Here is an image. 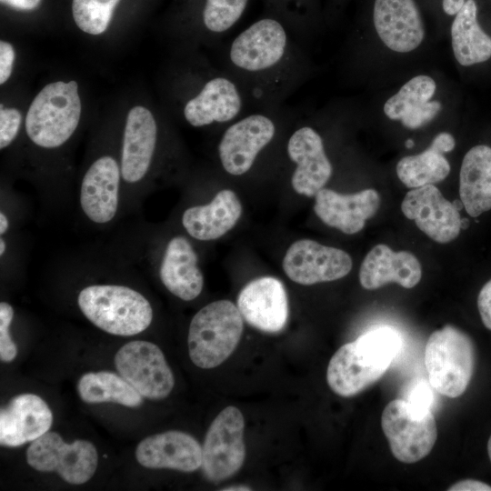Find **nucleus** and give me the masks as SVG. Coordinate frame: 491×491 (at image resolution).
Masks as SVG:
<instances>
[{
  "mask_svg": "<svg viewBox=\"0 0 491 491\" xmlns=\"http://www.w3.org/2000/svg\"><path fill=\"white\" fill-rule=\"evenodd\" d=\"M27 464L39 472H56L72 485L86 483L94 476L98 456L89 441L65 443L56 432H46L31 442L26 450Z\"/></svg>",
  "mask_w": 491,
  "mask_h": 491,
  "instance_id": "obj_7",
  "label": "nucleus"
},
{
  "mask_svg": "<svg viewBox=\"0 0 491 491\" xmlns=\"http://www.w3.org/2000/svg\"><path fill=\"white\" fill-rule=\"evenodd\" d=\"M53 414L34 394L15 396L0 410V445L16 447L33 442L50 429Z\"/></svg>",
  "mask_w": 491,
  "mask_h": 491,
  "instance_id": "obj_18",
  "label": "nucleus"
},
{
  "mask_svg": "<svg viewBox=\"0 0 491 491\" xmlns=\"http://www.w3.org/2000/svg\"><path fill=\"white\" fill-rule=\"evenodd\" d=\"M450 491H491V486L475 479H465L450 486Z\"/></svg>",
  "mask_w": 491,
  "mask_h": 491,
  "instance_id": "obj_38",
  "label": "nucleus"
},
{
  "mask_svg": "<svg viewBox=\"0 0 491 491\" xmlns=\"http://www.w3.org/2000/svg\"><path fill=\"white\" fill-rule=\"evenodd\" d=\"M286 152L295 166L291 175L293 189L306 196L316 195L333 174L322 135L310 124L295 126L287 138Z\"/></svg>",
  "mask_w": 491,
  "mask_h": 491,
  "instance_id": "obj_11",
  "label": "nucleus"
},
{
  "mask_svg": "<svg viewBox=\"0 0 491 491\" xmlns=\"http://www.w3.org/2000/svg\"><path fill=\"white\" fill-rule=\"evenodd\" d=\"M436 90L435 80L426 75L414 76L389 97L383 107L391 120H399L409 129H417L431 122L441 109V103L432 101Z\"/></svg>",
  "mask_w": 491,
  "mask_h": 491,
  "instance_id": "obj_23",
  "label": "nucleus"
},
{
  "mask_svg": "<svg viewBox=\"0 0 491 491\" xmlns=\"http://www.w3.org/2000/svg\"><path fill=\"white\" fill-rule=\"evenodd\" d=\"M466 0H443L442 6L446 14L456 15Z\"/></svg>",
  "mask_w": 491,
  "mask_h": 491,
  "instance_id": "obj_41",
  "label": "nucleus"
},
{
  "mask_svg": "<svg viewBox=\"0 0 491 491\" xmlns=\"http://www.w3.org/2000/svg\"><path fill=\"white\" fill-rule=\"evenodd\" d=\"M1 2L18 10L29 11L36 8L41 0H1Z\"/></svg>",
  "mask_w": 491,
  "mask_h": 491,
  "instance_id": "obj_40",
  "label": "nucleus"
},
{
  "mask_svg": "<svg viewBox=\"0 0 491 491\" xmlns=\"http://www.w3.org/2000/svg\"><path fill=\"white\" fill-rule=\"evenodd\" d=\"M401 210L408 219L434 241L446 244L457 237L461 217L454 204L434 185L416 187L406 193Z\"/></svg>",
  "mask_w": 491,
  "mask_h": 491,
  "instance_id": "obj_13",
  "label": "nucleus"
},
{
  "mask_svg": "<svg viewBox=\"0 0 491 491\" xmlns=\"http://www.w3.org/2000/svg\"><path fill=\"white\" fill-rule=\"evenodd\" d=\"M450 172V165L444 154L429 145L425 151L407 155L396 165V175L407 187H420L443 181Z\"/></svg>",
  "mask_w": 491,
  "mask_h": 491,
  "instance_id": "obj_29",
  "label": "nucleus"
},
{
  "mask_svg": "<svg viewBox=\"0 0 491 491\" xmlns=\"http://www.w3.org/2000/svg\"><path fill=\"white\" fill-rule=\"evenodd\" d=\"M245 420L233 406L224 408L210 425L203 449L202 469L212 482H220L235 475L246 457Z\"/></svg>",
  "mask_w": 491,
  "mask_h": 491,
  "instance_id": "obj_9",
  "label": "nucleus"
},
{
  "mask_svg": "<svg viewBox=\"0 0 491 491\" xmlns=\"http://www.w3.org/2000/svg\"><path fill=\"white\" fill-rule=\"evenodd\" d=\"M242 210L236 194L230 189H223L209 204L187 208L183 214L182 224L185 231L197 240H215L235 226Z\"/></svg>",
  "mask_w": 491,
  "mask_h": 491,
  "instance_id": "obj_25",
  "label": "nucleus"
},
{
  "mask_svg": "<svg viewBox=\"0 0 491 491\" xmlns=\"http://www.w3.org/2000/svg\"><path fill=\"white\" fill-rule=\"evenodd\" d=\"M469 225V220L467 218H461V229H466Z\"/></svg>",
  "mask_w": 491,
  "mask_h": 491,
  "instance_id": "obj_45",
  "label": "nucleus"
},
{
  "mask_svg": "<svg viewBox=\"0 0 491 491\" xmlns=\"http://www.w3.org/2000/svg\"><path fill=\"white\" fill-rule=\"evenodd\" d=\"M421 276V265L412 253L395 252L384 244L376 245L367 253L359 270L360 284L369 290L392 282L412 288Z\"/></svg>",
  "mask_w": 491,
  "mask_h": 491,
  "instance_id": "obj_22",
  "label": "nucleus"
},
{
  "mask_svg": "<svg viewBox=\"0 0 491 491\" xmlns=\"http://www.w3.org/2000/svg\"><path fill=\"white\" fill-rule=\"evenodd\" d=\"M153 113L135 105L127 114L121 154V175L130 184L141 181L151 165L157 142Z\"/></svg>",
  "mask_w": 491,
  "mask_h": 491,
  "instance_id": "obj_17",
  "label": "nucleus"
},
{
  "mask_svg": "<svg viewBox=\"0 0 491 491\" xmlns=\"http://www.w3.org/2000/svg\"><path fill=\"white\" fill-rule=\"evenodd\" d=\"M14 317V309L6 302L0 303V359L12 362L17 355V347L11 338L9 328Z\"/></svg>",
  "mask_w": 491,
  "mask_h": 491,
  "instance_id": "obj_33",
  "label": "nucleus"
},
{
  "mask_svg": "<svg viewBox=\"0 0 491 491\" xmlns=\"http://www.w3.org/2000/svg\"><path fill=\"white\" fill-rule=\"evenodd\" d=\"M22 121L19 110L14 107L5 108L1 105L0 110V148L8 146L16 137Z\"/></svg>",
  "mask_w": 491,
  "mask_h": 491,
  "instance_id": "obj_35",
  "label": "nucleus"
},
{
  "mask_svg": "<svg viewBox=\"0 0 491 491\" xmlns=\"http://www.w3.org/2000/svg\"><path fill=\"white\" fill-rule=\"evenodd\" d=\"M477 307L484 326L491 330V279L484 285L478 294Z\"/></svg>",
  "mask_w": 491,
  "mask_h": 491,
  "instance_id": "obj_37",
  "label": "nucleus"
},
{
  "mask_svg": "<svg viewBox=\"0 0 491 491\" xmlns=\"http://www.w3.org/2000/svg\"><path fill=\"white\" fill-rule=\"evenodd\" d=\"M76 389L81 399L87 404L116 403L138 407L144 402V396L125 378L108 371L83 375Z\"/></svg>",
  "mask_w": 491,
  "mask_h": 491,
  "instance_id": "obj_28",
  "label": "nucleus"
},
{
  "mask_svg": "<svg viewBox=\"0 0 491 491\" xmlns=\"http://www.w3.org/2000/svg\"><path fill=\"white\" fill-rule=\"evenodd\" d=\"M456 145L454 136L446 132L436 135L432 140L430 146L436 151L445 154L452 151Z\"/></svg>",
  "mask_w": 491,
  "mask_h": 491,
  "instance_id": "obj_39",
  "label": "nucleus"
},
{
  "mask_svg": "<svg viewBox=\"0 0 491 491\" xmlns=\"http://www.w3.org/2000/svg\"><path fill=\"white\" fill-rule=\"evenodd\" d=\"M474 0H466L451 25V44L456 60L463 66L487 61L491 57V37L481 28Z\"/></svg>",
  "mask_w": 491,
  "mask_h": 491,
  "instance_id": "obj_27",
  "label": "nucleus"
},
{
  "mask_svg": "<svg viewBox=\"0 0 491 491\" xmlns=\"http://www.w3.org/2000/svg\"><path fill=\"white\" fill-rule=\"evenodd\" d=\"M81 109L75 81L50 83L30 105L25 117L26 134L40 147H58L75 131Z\"/></svg>",
  "mask_w": 491,
  "mask_h": 491,
  "instance_id": "obj_6",
  "label": "nucleus"
},
{
  "mask_svg": "<svg viewBox=\"0 0 491 491\" xmlns=\"http://www.w3.org/2000/svg\"><path fill=\"white\" fill-rule=\"evenodd\" d=\"M244 329L238 307L228 300L201 308L190 323L187 345L191 361L203 369L225 362L237 346Z\"/></svg>",
  "mask_w": 491,
  "mask_h": 491,
  "instance_id": "obj_4",
  "label": "nucleus"
},
{
  "mask_svg": "<svg viewBox=\"0 0 491 491\" xmlns=\"http://www.w3.org/2000/svg\"><path fill=\"white\" fill-rule=\"evenodd\" d=\"M114 362L119 375L144 397L164 399L174 388L172 370L162 350L152 342L126 343L116 352Z\"/></svg>",
  "mask_w": 491,
  "mask_h": 491,
  "instance_id": "obj_10",
  "label": "nucleus"
},
{
  "mask_svg": "<svg viewBox=\"0 0 491 491\" xmlns=\"http://www.w3.org/2000/svg\"><path fill=\"white\" fill-rule=\"evenodd\" d=\"M356 345L376 361L390 366L402 346L399 333L391 326H375L356 340Z\"/></svg>",
  "mask_w": 491,
  "mask_h": 491,
  "instance_id": "obj_31",
  "label": "nucleus"
},
{
  "mask_svg": "<svg viewBox=\"0 0 491 491\" xmlns=\"http://www.w3.org/2000/svg\"><path fill=\"white\" fill-rule=\"evenodd\" d=\"M381 426L393 456L402 463L413 464L425 458L436 441V424L432 412L416 414L402 398L386 406Z\"/></svg>",
  "mask_w": 491,
  "mask_h": 491,
  "instance_id": "obj_8",
  "label": "nucleus"
},
{
  "mask_svg": "<svg viewBox=\"0 0 491 491\" xmlns=\"http://www.w3.org/2000/svg\"><path fill=\"white\" fill-rule=\"evenodd\" d=\"M476 350L473 340L459 328L446 325L434 331L425 348L428 383L450 398L466 390L474 374Z\"/></svg>",
  "mask_w": 491,
  "mask_h": 491,
  "instance_id": "obj_5",
  "label": "nucleus"
},
{
  "mask_svg": "<svg viewBox=\"0 0 491 491\" xmlns=\"http://www.w3.org/2000/svg\"><path fill=\"white\" fill-rule=\"evenodd\" d=\"M247 3L248 0H205L200 23L206 41H219L241 18Z\"/></svg>",
  "mask_w": 491,
  "mask_h": 491,
  "instance_id": "obj_30",
  "label": "nucleus"
},
{
  "mask_svg": "<svg viewBox=\"0 0 491 491\" xmlns=\"http://www.w3.org/2000/svg\"><path fill=\"white\" fill-rule=\"evenodd\" d=\"M459 195L466 211L473 217L491 209V147L478 145L465 155Z\"/></svg>",
  "mask_w": 491,
  "mask_h": 491,
  "instance_id": "obj_26",
  "label": "nucleus"
},
{
  "mask_svg": "<svg viewBox=\"0 0 491 491\" xmlns=\"http://www.w3.org/2000/svg\"><path fill=\"white\" fill-rule=\"evenodd\" d=\"M241 86L253 109L276 108L304 83L309 66L297 39L275 17L259 19L222 53V66Z\"/></svg>",
  "mask_w": 491,
  "mask_h": 491,
  "instance_id": "obj_1",
  "label": "nucleus"
},
{
  "mask_svg": "<svg viewBox=\"0 0 491 491\" xmlns=\"http://www.w3.org/2000/svg\"><path fill=\"white\" fill-rule=\"evenodd\" d=\"M237 307L249 325L264 332H279L288 318L286 289L281 281L272 276L248 283L238 295Z\"/></svg>",
  "mask_w": 491,
  "mask_h": 491,
  "instance_id": "obj_15",
  "label": "nucleus"
},
{
  "mask_svg": "<svg viewBox=\"0 0 491 491\" xmlns=\"http://www.w3.org/2000/svg\"><path fill=\"white\" fill-rule=\"evenodd\" d=\"M135 458L144 467L193 472L202 466L203 449L191 435L170 430L144 438L135 448Z\"/></svg>",
  "mask_w": 491,
  "mask_h": 491,
  "instance_id": "obj_16",
  "label": "nucleus"
},
{
  "mask_svg": "<svg viewBox=\"0 0 491 491\" xmlns=\"http://www.w3.org/2000/svg\"><path fill=\"white\" fill-rule=\"evenodd\" d=\"M296 114L284 106L253 109L225 125L217 145L225 172L234 176L248 173Z\"/></svg>",
  "mask_w": 491,
  "mask_h": 491,
  "instance_id": "obj_2",
  "label": "nucleus"
},
{
  "mask_svg": "<svg viewBox=\"0 0 491 491\" xmlns=\"http://www.w3.org/2000/svg\"><path fill=\"white\" fill-rule=\"evenodd\" d=\"M119 0H73L75 23L85 33L100 35L111 21Z\"/></svg>",
  "mask_w": 491,
  "mask_h": 491,
  "instance_id": "obj_32",
  "label": "nucleus"
},
{
  "mask_svg": "<svg viewBox=\"0 0 491 491\" xmlns=\"http://www.w3.org/2000/svg\"><path fill=\"white\" fill-rule=\"evenodd\" d=\"M352 266L346 252L310 239L293 243L283 259L286 276L305 286L340 279L351 271Z\"/></svg>",
  "mask_w": 491,
  "mask_h": 491,
  "instance_id": "obj_12",
  "label": "nucleus"
},
{
  "mask_svg": "<svg viewBox=\"0 0 491 491\" xmlns=\"http://www.w3.org/2000/svg\"><path fill=\"white\" fill-rule=\"evenodd\" d=\"M197 262L186 238L175 236L168 242L159 269L160 279L169 292L184 301H191L202 292L204 276Z\"/></svg>",
  "mask_w": 491,
  "mask_h": 491,
  "instance_id": "obj_24",
  "label": "nucleus"
},
{
  "mask_svg": "<svg viewBox=\"0 0 491 491\" xmlns=\"http://www.w3.org/2000/svg\"><path fill=\"white\" fill-rule=\"evenodd\" d=\"M222 490H224V491H226V490H229V491H233V490H251V488L249 486H229L228 488H224Z\"/></svg>",
  "mask_w": 491,
  "mask_h": 491,
  "instance_id": "obj_43",
  "label": "nucleus"
},
{
  "mask_svg": "<svg viewBox=\"0 0 491 491\" xmlns=\"http://www.w3.org/2000/svg\"><path fill=\"white\" fill-rule=\"evenodd\" d=\"M77 304L92 324L115 336H131L142 333L153 319L149 301L125 286H88L78 294Z\"/></svg>",
  "mask_w": 491,
  "mask_h": 491,
  "instance_id": "obj_3",
  "label": "nucleus"
},
{
  "mask_svg": "<svg viewBox=\"0 0 491 491\" xmlns=\"http://www.w3.org/2000/svg\"><path fill=\"white\" fill-rule=\"evenodd\" d=\"M315 197L314 211L319 219L348 235L362 230L366 220L376 213L380 205L379 195L372 188L344 195L324 187Z\"/></svg>",
  "mask_w": 491,
  "mask_h": 491,
  "instance_id": "obj_19",
  "label": "nucleus"
},
{
  "mask_svg": "<svg viewBox=\"0 0 491 491\" xmlns=\"http://www.w3.org/2000/svg\"><path fill=\"white\" fill-rule=\"evenodd\" d=\"M389 366L374 361L355 342L343 345L331 357L326 380L338 396H356L379 380Z\"/></svg>",
  "mask_w": 491,
  "mask_h": 491,
  "instance_id": "obj_21",
  "label": "nucleus"
},
{
  "mask_svg": "<svg viewBox=\"0 0 491 491\" xmlns=\"http://www.w3.org/2000/svg\"><path fill=\"white\" fill-rule=\"evenodd\" d=\"M487 453H488L489 459L491 461V436L487 442Z\"/></svg>",
  "mask_w": 491,
  "mask_h": 491,
  "instance_id": "obj_46",
  "label": "nucleus"
},
{
  "mask_svg": "<svg viewBox=\"0 0 491 491\" xmlns=\"http://www.w3.org/2000/svg\"><path fill=\"white\" fill-rule=\"evenodd\" d=\"M121 168L115 158L104 155L85 172L80 188V205L94 223L106 224L118 209Z\"/></svg>",
  "mask_w": 491,
  "mask_h": 491,
  "instance_id": "obj_20",
  "label": "nucleus"
},
{
  "mask_svg": "<svg viewBox=\"0 0 491 491\" xmlns=\"http://www.w3.org/2000/svg\"><path fill=\"white\" fill-rule=\"evenodd\" d=\"M406 146L407 148H412L414 146V141L412 139H407L406 142Z\"/></svg>",
  "mask_w": 491,
  "mask_h": 491,
  "instance_id": "obj_47",
  "label": "nucleus"
},
{
  "mask_svg": "<svg viewBox=\"0 0 491 491\" xmlns=\"http://www.w3.org/2000/svg\"><path fill=\"white\" fill-rule=\"evenodd\" d=\"M15 50L13 45L2 40L0 42V84H5L11 75L15 60Z\"/></svg>",
  "mask_w": 491,
  "mask_h": 491,
  "instance_id": "obj_36",
  "label": "nucleus"
},
{
  "mask_svg": "<svg viewBox=\"0 0 491 491\" xmlns=\"http://www.w3.org/2000/svg\"><path fill=\"white\" fill-rule=\"evenodd\" d=\"M430 386L425 380H417L409 386L405 400L413 412L424 415L431 411L433 394Z\"/></svg>",
  "mask_w": 491,
  "mask_h": 491,
  "instance_id": "obj_34",
  "label": "nucleus"
},
{
  "mask_svg": "<svg viewBox=\"0 0 491 491\" xmlns=\"http://www.w3.org/2000/svg\"><path fill=\"white\" fill-rule=\"evenodd\" d=\"M5 247H6L5 242V240L1 237V239H0V256H1L5 254Z\"/></svg>",
  "mask_w": 491,
  "mask_h": 491,
  "instance_id": "obj_44",
  "label": "nucleus"
},
{
  "mask_svg": "<svg viewBox=\"0 0 491 491\" xmlns=\"http://www.w3.org/2000/svg\"><path fill=\"white\" fill-rule=\"evenodd\" d=\"M373 22L377 35L387 48L408 53L425 37V26L415 0H375Z\"/></svg>",
  "mask_w": 491,
  "mask_h": 491,
  "instance_id": "obj_14",
  "label": "nucleus"
},
{
  "mask_svg": "<svg viewBox=\"0 0 491 491\" xmlns=\"http://www.w3.org/2000/svg\"><path fill=\"white\" fill-rule=\"evenodd\" d=\"M9 227V221L7 216L4 212L0 213V234L4 235Z\"/></svg>",
  "mask_w": 491,
  "mask_h": 491,
  "instance_id": "obj_42",
  "label": "nucleus"
}]
</instances>
